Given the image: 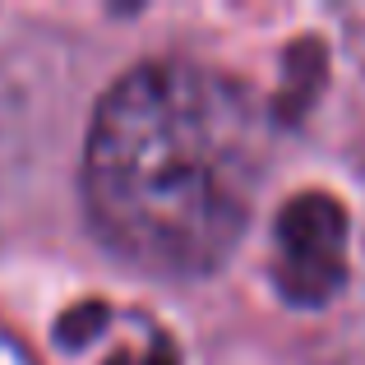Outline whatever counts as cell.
I'll return each instance as SVG.
<instances>
[{"instance_id": "2", "label": "cell", "mask_w": 365, "mask_h": 365, "mask_svg": "<svg viewBox=\"0 0 365 365\" xmlns=\"http://www.w3.org/2000/svg\"><path fill=\"white\" fill-rule=\"evenodd\" d=\"M347 208L324 190L292 195L273 222V287L287 305L319 310L347 287Z\"/></svg>"}, {"instance_id": "6", "label": "cell", "mask_w": 365, "mask_h": 365, "mask_svg": "<svg viewBox=\"0 0 365 365\" xmlns=\"http://www.w3.org/2000/svg\"><path fill=\"white\" fill-rule=\"evenodd\" d=\"M0 365H37L33 356H28V347L14 338V333L0 329Z\"/></svg>"}, {"instance_id": "5", "label": "cell", "mask_w": 365, "mask_h": 365, "mask_svg": "<svg viewBox=\"0 0 365 365\" xmlns=\"http://www.w3.org/2000/svg\"><path fill=\"white\" fill-rule=\"evenodd\" d=\"M102 365H180V351H176V342L153 324V329H143V342L116 347Z\"/></svg>"}, {"instance_id": "1", "label": "cell", "mask_w": 365, "mask_h": 365, "mask_svg": "<svg viewBox=\"0 0 365 365\" xmlns=\"http://www.w3.org/2000/svg\"><path fill=\"white\" fill-rule=\"evenodd\" d=\"M264 176V111L245 83L143 61L98 98L79 199L102 245L153 277H208L236 255Z\"/></svg>"}, {"instance_id": "4", "label": "cell", "mask_w": 365, "mask_h": 365, "mask_svg": "<svg viewBox=\"0 0 365 365\" xmlns=\"http://www.w3.org/2000/svg\"><path fill=\"white\" fill-rule=\"evenodd\" d=\"M107 324H111V305L107 301H79V305H70V310L56 319L51 338H56L61 351H79V347H88L93 338H102Z\"/></svg>"}, {"instance_id": "3", "label": "cell", "mask_w": 365, "mask_h": 365, "mask_svg": "<svg viewBox=\"0 0 365 365\" xmlns=\"http://www.w3.org/2000/svg\"><path fill=\"white\" fill-rule=\"evenodd\" d=\"M324 70H329V56L314 37H301V42L287 51V74H282V93L273 102V116L277 120H301L305 107L319 98L324 88Z\"/></svg>"}]
</instances>
